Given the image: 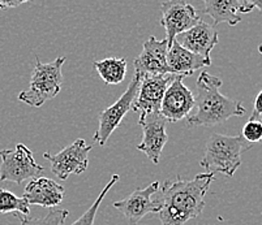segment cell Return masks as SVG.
<instances>
[{"instance_id": "16", "label": "cell", "mask_w": 262, "mask_h": 225, "mask_svg": "<svg viewBox=\"0 0 262 225\" xmlns=\"http://www.w3.org/2000/svg\"><path fill=\"white\" fill-rule=\"evenodd\" d=\"M254 9L252 2L247 0H206L205 13L210 16L214 26L221 22H227L235 26L242 21L239 13H249Z\"/></svg>"}, {"instance_id": "18", "label": "cell", "mask_w": 262, "mask_h": 225, "mask_svg": "<svg viewBox=\"0 0 262 225\" xmlns=\"http://www.w3.org/2000/svg\"><path fill=\"white\" fill-rule=\"evenodd\" d=\"M93 68L106 85H118L124 81L127 73V60L119 58H107L93 63Z\"/></svg>"}, {"instance_id": "19", "label": "cell", "mask_w": 262, "mask_h": 225, "mask_svg": "<svg viewBox=\"0 0 262 225\" xmlns=\"http://www.w3.org/2000/svg\"><path fill=\"white\" fill-rule=\"evenodd\" d=\"M0 214H15L28 216L30 214V206L23 196L18 198L11 191L0 189Z\"/></svg>"}, {"instance_id": "9", "label": "cell", "mask_w": 262, "mask_h": 225, "mask_svg": "<svg viewBox=\"0 0 262 225\" xmlns=\"http://www.w3.org/2000/svg\"><path fill=\"white\" fill-rule=\"evenodd\" d=\"M158 189L159 182H151L146 188L136 189L127 198L114 202V207L127 217L130 225H139L147 214H158L161 210L159 199H153Z\"/></svg>"}, {"instance_id": "27", "label": "cell", "mask_w": 262, "mask_h": 225, "mask_svg": "<svg viewBox=\"0 0 262 225\" xmlns=\"http://www.w3.org/2000/svg\"><path fill=\"white\" fill-rule=\"evenodd\" d=\"M258 120H259V121H261V122H262V115H261V116H259V117H258Z\"/></svg>"}, {"instance_id": "1", "label": "cell", "mask_w": 262, "mask_h": 225, "mask_svg": "<svg viewBox=\"0 0 262 225\" xmlns=\"http://www.w3.org/2000/svg\"><path fill=\"white\" fill-rule=\"evenodd\" d=\"M215 180L214 173H200L192 180L178 176L166 180L161 188L159 220L162 225H184L200 216L205 208V195Z\"/></svg>"}, {"instance_id": "12", "label": "cell", "mask_w": 262, "mask_h": 225, "mask_svg": "<svg viewBox=\"0 0 262 225\" xmlns=\"http://www.w3.org/2000/svg\"><path fill=\"white\" fill-rule=\"evenodd\" d=\"M168 43L166 38L158 41L150 37L142 43V52L133 61L135 73L139 74H170L167 65Z\"/></svg>"}, {"instance_id": "24", "label": "cell", "mask_w": 262, "mask_h": 225, "mask_svg": "<svg viewBox=\"0 0 262 225\" xmlns=\"http://www.w3.org/2000/svg\"><path fill=\"white\" fill-rule=\"evenodd\" d=\"M25 2H3V0H0V11H6L8 8H16V7H20Z\"/></svg>"}, {"instance_id": "15", "label": "cell", "mask_w": 262, "mask_h": 225, "mask_svg": "<svg viewBox=\"0 0 262 225\" xmlns=\"http://www.w3.org/2000/svg\"><path fill=\"white\" fill-rule=\"evenodd\" d=\"M64 193L66 189L54 180L47 177H35L28 182L23 198L29 206L54 208L63 202Z\"/></svg>"}, {"instance_id": "6", "label": "cell", "mask_w": 262, "mask_h": 225, "mask_svg": "<svg viewBox=\"0 0 262 225\" xmlns=\"http://www.w3.org/2000/svg\"><path fill=\"white\" fill-rule=\"evenodd\" d=\"M0 181H11L20 185L26 180L39 177L43 167L37 164L34 154L24 143L16 144L15 148L0 151Z\"/></svg>"}, {"instance_id": "7", "label": "cell", "mask_w": 262, "mask_h": 225, "mask_svg": "<svg viewBox=\"0 0 262 225\" xmlns=\"http://www.w3.org/2000/svg\"><path fill=\"white\" fill-rule=\"evenodd\" d=\"M93 144L88 146L85 139H76L72 144L66 146L60 153L51 155L45 153L43 158L51 164V172L60 180H68L71 174H82L89 165V153Z\"/></svg>"}, {"instance_id": "3", "label": "cell", "mask_w": 262, "mask_h": 225, "mask_svg": "<svg viewBox=\"0 0 262 225\" xmlns=\"http://www.w3.org/2000/svg\"><path fill=\"white\" fill-rule=\"evenodd\" d=\"M251 147L252 144L242 136L211 134L200 164L206 169V173H223L232 177L242 165L243 154Z\"/></svg>"}, {"instance_id": "20", "label": "cell", "mask_w": 262, "mask_h": 225, "mask_svg": "<svg viewBox=\"0 0 262 225\" xmlns=\"http://www.w3.org/2000/svg\"><path fill=\"white\" fill-rule=\"evenodd\" d=\"M118 181H119V174H113V176H111V180L108 181V184H107L103 188V190L99 193V195L97 196V199L94 201V203H93V205L90 206V208H88L86 212H85L84 215H81V216L78 217L72 225H94L95 216H97V212H98V208L99 206H101L102 201L104 199V196L107 195V193L111 190V188H113L114 185H115Z\"/></svg>"}, {"instance_id": "17", "label": "cell", "mask_w": 262, "mask_h": 225, "mask_svg": "<svg viewBox=\"0 0 262 225\" xmlns=\"http://www.w3.org/2000/svg\"><path fill=\"white\" fill-rule=\"evenodd\" d=\"M168 73L173 76H190L201 68L211 65V59L196 55L188 49L183 48L178 42H173L168 47L167 52Z\"/></svg>"}, {"instance_id": "8", "label": "cell", "mask_w": 262, "mask_h": 225, "mask_svg": "<svg viewBox=\"0 0 262 225\" xmlns=\"http://www.w3.org/2000/svg\"><path fill=\"white\" fill-rule=\"evenodd\" d=\"M173 74H144L141 76L139 92L133 102L132 111L140 112V118L159 115L164 92L175 80Z\"/></svg>"}, {"instance_id": "10", "label": "cell", "mask_w": 262, "mask_h": 225, "mask_svg": "<svg viewBox=\"0 0 262 225\" xmlns=\"http://www.w3.org/2000/svg\"><path fill=\"white\" fill-rule=\"evenodd\" d=\"M161 9V25L166 30L168 47L175 42L178 35L189 30L201 20L194 7L185 2H164L162 3Z\"/></svg>"}, {"instance_id": "5", "label": "cell", "mask_w": 262, "mask_h": 225, "mask_svg": "<svg viewBox=\"0 0 262 225\" xmlns=\"http://www.w3.org/2000/svg\"><path fill=\"white\" fill-rule=\"evenodd\" d=\"M141 74L133 73V77L128 85L127 90L123 92V95L106 110L99 112L98 129L95 130L93 143H98L99 146H104L114 133V130L120 127L124 116L132 110L133 102H135L137 92H139Z\"/></svg>"}, {"instance_id": "23", "label": "cell", "mask_w": 262, "mask_h": 225, "mask_svg": "<svg viewBox=\"0 0 262 225\" xmlns=\"http://www.w3.org/2000/svg\"><path fill=\"white\" fill-rule=\"evenodd\" d=\"M262 115V90L258 92V95L254 99V107L251 118H258Z\"/></svg>"}, {"instance_id": "21", "label": "cell", "mask_w": 262, "mask_h": 225, "mask_svg": "<svg viewBox=\"0 0 262 225\" xmlns=\"http://www.w3.org/2000/svg\"><path fill=\"white\" fill-rule=\"evenodd\" d=\"M68 214H70L68 210L54 208V210H50L46 216L40 217V219H33V217L21 216V215H16V216L21 221V225H63Z\"/></svg>"}, {"instance_id": "26", "label": "cell", "mask_w": 262, "mask_h": 225, "mask_svg": "<svg viewBox=\"0 0 262 225\" xmlns=\"http://www.w3.org/2000/svg\"><path fill=\"white\" fill-rule=\"evenodd\" d=\"M258 52H259V54H261V55H262V43L259 44V46H258Z\"/></svg>"}, {"instance_id": "2", "label": "cell", "mask_w": 262, "mask_h": 225, "mask_svg": "<svg viewBox=\"0 0 262 225\" xmlns=\"http://www.w3.org/2000/svg\"><path fill=\"white\" fill-rule=\"evenodd\" d=\"M223 85L222 80L211 76L206 70L200 73L197 78V112L187 118L188 128L215 127L226 122L228 118L245 115V108L240 101H232L219 89Z\"/></svg>"}, {"instance_id": "11", "label": "cell", "mask_w": 262, "mask_h": 225, "mask_svg": "<svg viewBox=\"0 0 262 225\" xmlns=\"http://www.w3.org/2000/svg\"><path fill=\"white\" fill-rule=\"evenodd\" d=\"M183 76H176L164 92L159 113L168 122L182 121L183 118H188L196 106L193 92L183 84Z\"/></svg>"}, {"instance_id": "4", "label": "cell", "mask_w": 262, "mask_h": 225, "mask_svg": "<svg viewBox=\"0 0 262 225\" xmlns=\"http://www.w3.org/2000/svg\"><path fill=\"white\" fill-rule=\"evenodd\" d=\"M64 63L66 56L56 58L51 63H42L38 58L35 59L29 87L18 94V101L32 107H42L45 102L54 99L61 90V67Z\"/></svg>"}, {"instance_id": "13", "label": "cell", "mask_w": 262, "mask_h": 225, "mask_svg": "<svg viewBox=\"0 0 262 225\" xmlns=\"http://www.w3.org/2000/svg\"><path fill=\"white\" fill-rule=\"evenodd\" d=\"M139 122L142 128V141L137 146V150L142 151L154 164H158L162 151L168 141L167 132H166L167 121L159 113V115L140 118Z\"/></svg>"}, {"instance_id": "14", "label": "cell", "mask_w": 262, "mask_h": 225, "mask_svg": "<svg viewBox=\"0 0 262 225\" xmlns=\"http://www.w3.org/2000/svg\"><path fill=\"white\" fill-rule=\"evenodd\" d=\"M218 39L219 37L215 26L202 20H200L189 30L175 38V41L183 48L206 59H211L210 52L218 43Z\"/></svg>"}, {"instance_id": "22", "label": "cell", "mask_w": 262, "mask_h": 225, "mask_svg": "<svg viewBox=\"0 0 262 225\" xmlns=\"http://www.w3.org/2000/svg\"><path fill=\"white\" fill-rule=\"evenodd\" d=\"M242 137L248 143H257L262 141V122L258 118H249L244 125Z\"/></svg>"}, {"instance_id": "25", "label": "cell", "mask_w": 262, "mask_h": 225, "mask_svg": "<svg viewBox=\"0 0 262 225\" xmlns=\"http://www.w3.org/2000/svg\"><path fill=\"white\" fill-rule=\"evenodd\" d=\"M252 4H253L254 8H258L262 13V0H256V2H252Z\"/></svg>"}]
</instances>
